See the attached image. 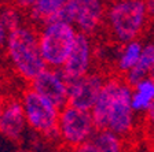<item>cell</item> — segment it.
<instances>
[{"label":"cell","instance_id":"cell-1","mask_svg":"<svg viewBox=\"0 0 154 152\" xmlns=\"http://www.w3.org/2000/svg\"><path fill=\"white\" fill-rule=\"evenodd\" d=\"M150 11L147 0H116L106 10L107 34L120 45L139 40L147 29Z\"/></svg>","mask_w":154,"mask_h":152},{"label":"cell","instance_id":"cell-23","mask_svg":"<svg viewBox=\"0 0 154 152\" xmlns=\"http://www.w3.org/2000/svg\"><path fill=\"white\" fill-rule=\"evenodd\" d=\"M149 11H150V16H154V0H149Z\"/></svg>","mask_w":154,"mask_h":152},{"label":"cell","instance_id":"cell-7","mask_svg":"<svg viewBox=\"0 0 154 152\" xmlns=\"http://www.w3.org/2000/svg\"><path fill=\"white\" fill-rule=\"evenodd\" d=\"M94 62H95V44L92 43V37L79 33L61 71L67 82H72L74 79H79L91 73L94 70Z\"/></svg>","mask_w":154,"mask_h":152},{"label":"cell","instance_id":"cell-18","mask_svg":"<svg viewBox=\"0 0 154 152\" xmlns=\"http://www.w3.org/2000/svg\"><path fill=\"white\" fill-rule=\"evenodd\" d=\"M0 18L6 23L7 28L10 29V32H13L14 29L23 25L21 14H19V11L17 8H14V7H6V8L0 10Z\"/></svg>","mask_w":154,"mask_h":152},{"label":"cell","instance_id":"cell-15","mask_svg":"<svg viewBox=\"0 0 154 152\" xmlns=\"http://www.w3.org/2000/svg\"><path fill=\"white\" fill-rule=\"evenodd\" d=\"M154 103V76L139 81L132 86L131 106L136 115H144Z\"/></svg>","mask_w":154,"mask_h":152},{"label":"cell","instance_id":"cell-6","mask_svg":"<svg viewBox=\"0 0 154 152\" xmlns=\"http://www.w3.org/2000/svg\"><path fill=\"white\" fill-rule=\"evenodd\" d=\"M131 97L132 88L124 79H121L110 106L106 129L119 134L122 139L131 137L138 125V115L135 114L131 106Z\"/></svg>","mask_w":154,"mask_h":152},{"label":"cell","instance_id":"cell-16","mask_svg":"<svg viewBox=\"0 0 154 152\" xmlns=\"http://www.w3.org/2000/svg\"><path fill=\"white\" fill-rule=\"evenodd\" d=\"M99 152H125V139L107 129L96 130L91 139Z\"/></svg>","mask_w":154,"mask_h":152},{"label":"cell","instance_id":"cell-13","mask_svg":"<svg viewBox=\"0 0 154 152\" xmlns=\"http://www.w3.org/2000/svg\"><path fill=\"white\" fill-rule=\"evenodd\" d=\"M151 76H154V41H147L143 44L138 64L129 70L125 76H122V79L132 88L139 81Z\"/></svg>","mask_w":154,"mask_h":152},{"label":"cell","instance_id":"cell-14","mask_svg":"<svg viewBox=\"0 0 154 152\" xmlns=\"http://www.w3.org/2000/svg\"><path fill=\"white\" fill-rule=\"evenodd\" d=\"M143 49V43L140 40H132L129 43L121 44L119 51L116 52L114 66L120 76H125L129 70L138 64Z\"/></svg>","mask_w":154,"mask_h":152},{"label":"cell","instance_id":"cell-19","mask_svg":"<svg viewBox=\"0 0 154 152\" xmlns=\"http://www.w3.org/2000/svg\"><path fill=\"white\" fill-rule=\"evenodd\" d=\"M144 121H143V127L147 132V134L154 139V103L151 104V107L149 108V111L143 115Z\"/></svg>","mask_w":154,"mask_h":152},{"label":"cell","instance_id":"cell-24","mask_svg":"<svg viewBox=\"0 0 154 152\" xmlns=\"http://www.w3.org/2000/svg\"><path fill=\"white\" fill-rule=\"evenodd\" d=\"M2 107H3V100L0 99V111H2Z\"/></svg>","mask_w":154,"mask_h":152},{"label":"cell","instance_id":"cell-27","mask_svg":"<svg viewBox=\"0 0 154 152\" xmlns=\"http://www.w3.org/2000/svg\"><path fill=\"white\" fill-rule=\"evenodd\" d=\"M0 99H2V96H0Z\"/></svg>","mask_w":154,"mask_h":152},{"label":"cell","instance_id":"cell-3","mask_svg":"<svg viewBox=\"0 0 154 152\" xmlns=\"http://www.w3.org/2000/svg\"><path fill=\"white\" fill-rule=\"evenodd\" d=\"M79 34L73 25L45 22L38 28V45L47 67L62 69Z\"/></svg>","mask_w":154,"mask_h":152},{"label":"cell","instance_id":"cell-12","mask_svg":"<svg viewBox=\"0 0 154 152\" xmlns=\"http://www.w3.org/2000/svg\"><path fill=\"white\" fill-rule=\"evenodd\" d=\"M121 79H122V77H117V76L107 77L105 85H103L102 91H100L99 96L96 99L92 110H91L94 122H95V126L98 130L106 129L110 106H112V101L114 99V95L117 92V89H119Z\"/></svg>","mask_w":154,"mask_h":152},{"label":"cell","instance_id":"cell-22","mask_svg":"<svg viewBox=\"0 0 154 152\" xmlns=\"http://www.w3.org/2000/svg\"><path fill=\"white\" fill-rule=\"evenodd\" d=\"M37 1V0H18V6L21 7V8H26V10H30L33 6H35V3Z\"/></svg>","mask_w":154,"mask_h":152},{"label":"cell","instance_id":"cell-26","mask_svg":"<svg viewBox=\"0 0 154 152\" xmlns=\"http://www.w3.org/2000/svg\"><path fill=\"white\" fill-rule=\"evenodd\" d=\"M11 1H17V3H18V0H11Z\"/></svg>","mask_w":154,"mask_h":152},{"label":"cell","instance_id":"cell-11","mask_svg":"<svg viewBox=\"0 0 154 152\" xmlns=\"http://www.w3.org/2000/svg\"><path fill=\"white\" fill-rule=\"evenodd\" d=\"M26 127L28 122L21 99H10L3 101V107L0 111V133L11 141H19Z\"/></svg>","mask_w":154,"mask_h":152},{"label":"cell","instance_id":"cell-8","mask_svg":"<svg viewBox=\"0 0 154 152\" xmlns=\"http://www.w3.org/2000/svg\"><path fill=\"white\" fill-rule=\"evenodd\" d=\"M29 88L61 110L69 104V82L63 77L61 69H44L32 82H29Z\"/></svg>","mask_w":154,"mask_h":152},{"label":"cell","instance_id":"cell-4","mask_svg":"<svg viewBox=\"0 0 154 152\" xmlns=\"http://www.w3.org/2000/svg\"><path fill=\"white\" fill-rule=\"evenodd\" d=\"M23 112L28 122V127L50 140L59 139L58 122L61 108L52 104L50 100L40 96L33 89L26 88L21 96Z\"/></svg>","mask_w":154,"mask_h":152},{"label":"cell","instance_id":"cell-5","mask_svg":"<svg viewBox=\"0 0 154 152\" xmlns=\"http://www.w3.org/2000/svg\"><path fill=\"white\" fill-rule=\"evenodd\" d=\"M96 130L91 111H84L69 104L61 110L58 122L59 140L70 147V149L91 141Z\"/></svg>","mask_w":154,"mask_h":152},{"label":"cell","instance_id":"cell-20","mask_svg":"<svg viewBox=\"0 0 154 152\" xmlns=\"http://www.w3.org/2000/svg\"><path fill=\"white\" fill-rule=\"evenodd\" d=\"M10 29L6 26V23L2 21L0 18V51H6L7 43H8V37H10Z\"/></svg>","mask_w":154,"mask_h":152},{"label":"cell","instance_id":"cell-21","mask_svg":"<svg viewBox=\"0 0 154 152\" xmlns=\"http://www.w3.org/2000/svg\"><path fill=\"white\" fill-rule=\"evenodd\" d=\"M72 152H99L98 148L95 147V144L92 141H87V143L81 144V145L72 148Z\"/></svg>","mask_w":154,"mask_h":152},{"label":"cell","instance_id":"cell-9","mask_svg":"<svg viewBox=\"0 0 154 152\" xmlns=\"http://www.w3.org/2000/svg\"><path fill=\"white\" fill-rule=\"evenodd\" d=\"M107 77L98 70L69 82V106L91 111L99 96Z\"/></svg>","mask_w":154,"mask_h":152},{"label":"cell","instance_id":"cell-10","mask_svg":"<svg viewBox=\"0 0 154 152\" xmlns=\"http://www.w3.org/2000/svg\"><path fill=\"white\" fill-rule=\"evenodd\" d=\"M76 19L74 28L79 33L92 37L106 21V7L103 0H74Z\"/></svg>","mask_w":154,"mask_h":152},{"label":"cell","instance_id":"cell-2","mask_svg":"<svg viewBox=\"0 0 154 152\" xmlns=\"http://www.w3.org/2000/svg\"><path fill=\"white\" fill-rule=\"evenodd\" d=\"M6 54L14 71L28 84L47 69L40 52L38 30L33 26L21 25L10 33Z\"/></svg>","mask_w":154,"mask_h":152},{"label":"cell","instance_id":"cell-25","mask_svg":"<svg viewBox=\"0 0 154 152\" xmlns=\"http://www.w3.org/2000/svg\"><path fill=\"white\" fill-rule=\"evenodd\" d=\"M17 152H29V151H25V149H21V151H17Z\"/></svg>","mask_w":154,"mask_h":152},{"label":"cell","instance_id":"cell-17","mask_svg":"<svg viewBox=\"0 0 154 152\" xmlns=\"http://www.w3.org/2000/svg\"><path fill=\"white\" fill-rule=\"evenodd\" d=\"M67 1L69 0H37L35 6L29 10L30 18H32L33 22L43 25L61 8H63Z\"/></svg>","mask_w":154,"mask_h":152}]
</instances>
